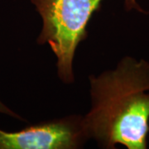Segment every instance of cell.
Here are the masks:
<instances>
[{
  "label": "cell",
  "mask_w": 149,
  "mask_h": 149,
  "mask_svg": "<svg viewBox=\"0 0 149 149\" xmlns=\"http://www.w3.org/2000/svg\"><path fill=\"white\" fill-rule=\"evenodd\" d=\"M91 109L83 118L89 139L104 148L121 144L147 148L149 133V64L125 57L114 70L90 76Z\"/></svg>",
  "instance_id": "6da1fadb"
},
{
  "label": "cell",
  "mask_w": 149,
  "mask_h": 149,
  "mask_svg": "<svg viewBox=\"0 0 149 149\" xmlns=\"http://www.w3.org/2000/svg\"><path fill=\"white\" fill-rule=\"evenodd\" d=\"M103 0H31L42 18V30L37 43H48L57 58L58 75L65 83L74 81L73 60L75 50L87 37L86 27ZM129 10L145 13L136 0H125Z\"/></svg>",
  "instance_id": "7a4b0ae2"
},
{
  "label": "cell",
  "mask_w": 149,
  "mask_h": 149,
  "mask_svg": "<svg viewBox=\"0 0 149 149\" xmlns=\"http://www.w3.org/2000/svg\"><path fill=\"white\" fill-rule=\"evenodd\" d=\"M87 139L80 116L41 123L17 132L0 129V149H74Z\"/></svg>",
  "instance_id": "3957f363"
},
{
  "label": "cell",
  "mask_w": 149,
  "mask_h": 149,
  "mask_svg": "<svg viewBox=\"0 0 149 149\" xmlns=\"http://www.w3.org/2000/svg\"><path fill=\"white\" fill-rule=\"evenodd\" d=\"M0 113H3V114H7L8 116H11V117L15 118L17 119H19V120H23L17 113L13 112V110H11L8 107L6 106L5 104L1 101V100H0Z\"/></svg>",
  "instance_id": "277c9868"
}]
</instances>
